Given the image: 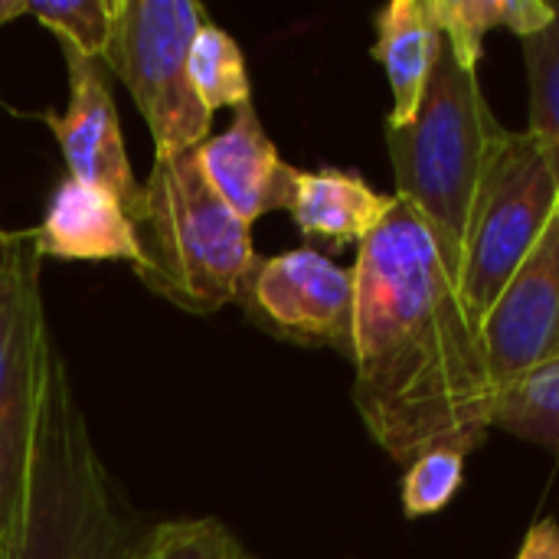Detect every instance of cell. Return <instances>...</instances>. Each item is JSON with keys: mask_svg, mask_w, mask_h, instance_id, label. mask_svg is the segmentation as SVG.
Returning a JSON list of instances; mask_svg holds the SVG:
<instances>
[{"mask_svg": "<svg viewBox=\"0 0 559 559\" xmlns=\"http://www.w3.org/2000/svg\"><path fill=\"white\" fill-rule=\"evenodd\" d=\"M29 233L39 259L138 265V239L124 206L111 193L69 174L56 183L39 226Z\"/></svg>", "mask_w": 559, "mask_h": 559, "instance_id": "cell-12", "label": "cell"}, {"mask_svg": "<svg viewBox=\"0 0 559 559\" xmlns=\"http://www.w3.org/2000/svg\"><path fill=\"white\" fill-rule=\"evenodd\" d=\"M118 0H29L26 16H36L62 49L102 59L115 29Z\"/></svg>", "mask_w": 559, "mask_h": 559, "instance_id": "cell-19", "label": "cell"}, {"mask_svg": "<svg viewBox=\"0 0 559 559\" xmlns=\"http://www.w3.org/2000/svg\"><path fill=\"white\" fill-rule=\"evenodd\" d=\"M495 429L559 452V357L537 364L498 390Z\"/></svg>", "mask_w": 559, "mask_h": 559, "instance_id": "cell-16", "label": "cell"}, {"mask_svg": "<svg viewBox=\"0 0 559 559\" xmlns=\"http://www.w3.org/2000/svg\"><path fill=\"white\" fill-rule=\"evenodd\" d=\"M531 92V134L547 147L559 170V13L550 26L521 39Z\"/></svg>", "mask_w": 559, "mask_h": 559, "instance_id": "cell-18", "label": "cell"}, {"mask_svg": "<svg viewBox=\"0 0 559 559\" xmlns=\"http://www.w3.org/2000/svg\"><path fill=\"white\" fill-rule=\"evenodd\" d=\"M26 10H29V0H0V29L13 23L16 16H26Z\"/></svg>", "mask_w": 559, "mask_h": 559, "instance_id": "cell-23", "label": "cell"}, {"mask_svg": "<svg viewBox=\"0 0 559 559\" xmlns=\"http://www.w3.org/2000/svg\"><path fill=\"white\" fill-rule=\"evenodd\" d=\"M210 13L193 0H118L115 29L102 56L131 92L151 141L154 157L197 151L213 115L190 85L187 59Z\"/></svg>", "mask_w": 559, "mask_h": 559, "instance_id": "cell-5", "label": "cell"}, {"mask_svg": "<svg viewBox=\"0 0 559 559\" xmlns=\"http://www.w3.org/2000/svg\"><path fill=\"white\" fill-rule=\"evenodd\" d=\"M236 305L282 341L334 347L350 357L354 272L318 249L305 246L255 259Z\"/></svg>", "mask_w": 559, "mask_h": 559, "instance_id": "cell-8", "label": "cell"}, {"mask_svg": "<svg viewBox=\"0 0 559 559\" xmlns=\"http://www.w3.org/2000/svg\"><path fill=\"white\" fill-rule=\"evenodd\" d=\"M495 386L559 357V203L531 255L481 324Z\"/></svg>", "mask_w": 559, "mask_h": 559, "instance_id": "cell-9", "label": "cell"}, {"mask_svg": "<svg viewBox=\"0 0 559 559\" xmlns=\"http://www.w3.org/2000/svg\"><path fill=\"white\" fill-rule=\"evenodd\" d=\"M465 485V455L452 449H432L423 452L406 465L400 498H403V514L419 521L432 518L442 508L452 504V498Z\"/></svg>", "mask_w": 559, "mask_h": 559, "instance_id": "cell-20", "label": "cell"}, {"mask_svg": "<svg viewBox=\"0 0 559 559\" xmlns=\"http://www.w3.org/2000/svg\"><path fill=\"white\" fill-rule=\"evenodd\" d=\"M0 105H3V98H0Z\"/></svg>", "mask_w": 559, "mask_h": 559, "instance_id": "cell-24", "label": "cell"}, {"mask_svg": "<svg viewBox=\"0 0 559 559\" xmlns=\"http://www.w3.org/2000/svg\"><path fill=\"white\" fill-rule=\"evenodd\" d=\"M62 56L69 72V105L62 115H46V124L62 147L69 177L111 193L128 213L141 197V183L124 151L108 69L102 59L72 49H62Z\"/></svg>", "mask_w": 559, "mask_h": 559, "instance_id": "cell-10", "label": "cell"}, {"mask_svg": "<svg viewBox=\"0 0 559 559\" xmlns=\"http://www.w3.org/2000/svg\"><path fill=\"white\" fill-rule=\"evenodd\" d=\"M559 203V170L531 131H511L478 193L459 285L478 324L531 255Z\"/></svg>", "mask_w": 559, "mask_h": 559, "instance_id": "cell-7", "label": "cell"}, {"mask_svg": "<svg viewBox=\"0 0 559 559\" xmlns=\"http://www.w3.org/2000/svg\"><path fill=\"white\" fill-rule=\"evenodd\" d=\"M144 559H239V544L216 518H183L151 527Z\"/></svg>", "mask_w": 559, "mask_h": 559, "instance_id": "cell-21", "label": "cell"}, {"mask_svg": "<svg viewBox=\"0 0 559 559\" xmlns=\"http://www.w3.org/2000/svg\"><path fill=\"white\" fill-rule=\"evenodd\" d=\"M128 219L138 239L134 275L190 314L233 305L259 259L252 226L219 200L197 151L154 157Z\"/></svg>", "mask_w": 559, "mask_h": 559, "instance_id": "cell-3", "label": "cell"}, {"mask_svg": "<svg viewBox=\"0 0 559 559\" xmlns=\"http://www.w3.org/2000/svg\"><path fill=\"white\" fill-rule=\"evenodd\" d=\"M442 29L429 0H393L377 13L373 59L383 66L393 92L386 128H403L416 118L442 52Z\"/></svg>", "mask_w": 559, "mask_h": 559, "instance_id": "cell-14", "label": "cell"}, {"mask_svg": "<svg viewBox=\"0 0 559 559\" xmlns=\"http://www.w3.org/2000/svg\"><path fill=\"white\" fill-rule=\"evenodd\" d=\"M190 85L203 108L216 115L219 108H242L252 102V85H249V69L242 46L213 20H206L190 46L187 59Z\"/></svg>", "mask_w": 559, "mask_h": 559, "instance_id": "cell-17", "label": "cell"}, {"mask_svg": "<svg viewBox=\"0 0 559 559\" xmlns=\"http://www.w3.org/2000/svg\"><path fill=\"white\" fill-rule=\"evenodd\" d=\"M518 559H559V521H540L527 531Z\"/></svg>", "mask_w": 559, "mask_h": 559, "instance_id": "cell-22", "label": "cell"}, {"mask_svg": "<svg viewBox=\"0 0 559 559\" xmlns=\"http://www.w3.org/2000/svg\"><path fill=\"white\" fill-rule=\"evenodd\" d=\"M508 134L485 98L478 69H465L449 43H442L416 118L386 128L396 197L426 219L459 269L478 193Z\"/></svg>", "mask_w": 559, "mask_h": 559, "instance_id": "cell-4", "label": "cell"}, {"mask_svg": "<svg viewBox=\"0 0 559 559\" xmlns=\"http://www.w3.org/2000/svg\"><path fill=\"white\" fill-rule=\"evenodd\" d=\"M432 16L465 69H478L485 36L491 29H508L521 39L540 33L559 13L547 0H429Z\"/></svg>", "mask_w": 559, "mask_h": 559, "instance_id": "cell-15", "label": "cell"}, {"mask_svg": "<svg viewBox=\"0 0 559 559\" xmlns=\"http://www.w3.org/2000/svg\"><path fill=\"white\" fill-rule=\"evenodd\" d=\"M350 272L354 406L370 439L403 468L432 449L485 445L498 386L459 265L426 219L396 197Z\"/></svg>", "mask_w": 559, "mask_h": 559, "instance_id": "cell-1", "label": "cell"}, {"mask_svg": "<svg viewBox=\"0 0 559 559\" xmlns=\"http://www.w3.org/2000/svg\"><path fill=\"white\" fill-rule=\"evenodd\" d=\"M29 229H0V550L20 527L52 334Z\"/></svg>", "mask_w": 559, "mask_h": 559, "instance_id": "cell-6", "label": "cell"}, {"mask_svg": "<svg viewBox=\"0 0 559 559\" xmlns=\"http://www.w3.org/2000/svg\"><path fill=\"white\" fill-rule=\"evenodd\" d=\"M396 193L373 190L360 174L341 167L298 170L288 213L305 239H321L334 249L360 246L390 216Z\"/></svg>", "mask_w": 559, "mask_h": 559, "instance_id": "cell-13", "label": "cell"}, {"mask_svg": "<svg viewBox=\"0 0 559 559\" xmlns=\"http://www.w3.org/2000/svg\"><path fill=\"white\" fill-rule=\"evenodd\" d=\"M151 527L118 495L52 344L16 537L0 559H144Z\"/></svg>", "mask_w": 559, "mask_h": 559, "instance_id": "cell-2", "label": "cell"}, {"mask_svg": "<svg viewBox=\"0 0 559 559\" xmlns=\"http://www.w3.org/2000/svg\"><path fill=\"white\" fill-rule=\"evenodd\" d=\"M197 160L219 200L249 226L292 203L298 167L282 160L252 102L236 108L226 131L210 134L197 147Z\"/></svg>", "mask_w": 559, "mask_h": 559, "instance_id": "cell-11", "label": "cell"}]
</instances>
